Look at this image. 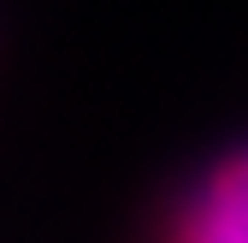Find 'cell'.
<instances>
[{"label": "cell", "mask_w": 248, "mask_h": 243, "mask_svg": "<svg viewBox=\"0 0 248 243\" xmlns=\"http://www.w3.org/2000/svg\"><path fill=\"white\" fill-rule=\"evenodd\" d=\"M166 243H248V142L201 166L166 220Z\"/></svg>", "instance_id": "1"}]
</instances>
